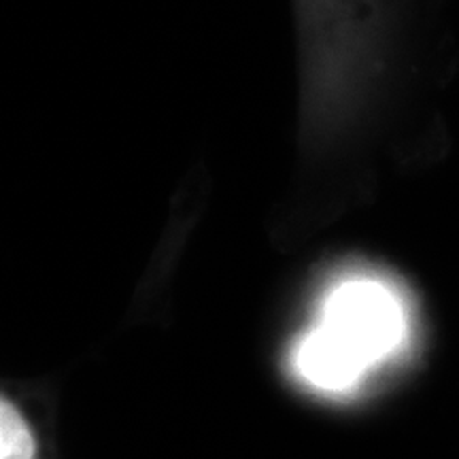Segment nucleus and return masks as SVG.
Returning a JSON list of instances; mask_svg holds the SVG:
<instances>
[{"mask_svg":"<svg viewBox=\"0 0 459 459\" xmlns=\"http://www.w3.org/2000/svg\"><path fill=\"white\" fill-rule=\"evenodd\" d=\"M404 304L378 279H349L321 304L315 328L298 341L296 370L319 392L353 389L406 341Z\"/></svg>","mask_w":459,"mask_h":459,"instance_id":"obj_1","label":"nucleus"},{"mask_svg":"<svg viewBox=\"0 0 459 459\" xmlns=\"http://www.w3.org/2000/svg\"><path fill=\"white\" fill-rule=\"evenodd\" d=\"M34 438L30 428L11 402L0 404V459H32Z\"/></svg>","mask_w":459,"mask_h":459,"instance_id":"obj_2","label":"nucleus"}]
</instances>
